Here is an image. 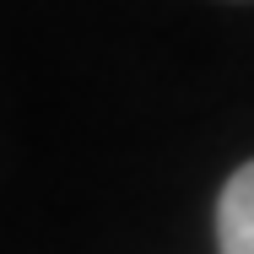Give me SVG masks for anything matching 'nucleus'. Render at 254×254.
<instances>
[{
	"label": "nucleus",
	"mask_w": 254,
	"mask_h": 254,
	"mask_svg": "<svg viewBox=\"0 0 254 254\" xmlns=\"http://www.w3.org/2000/svg\"><path fill=\"white\" fill-rule=\"evenodd\" d=\"M216 244L222 254H254V162H244L216 200Z\"/></svg>",
	"instance_id": "f257e3e1"
}]
</instances>
